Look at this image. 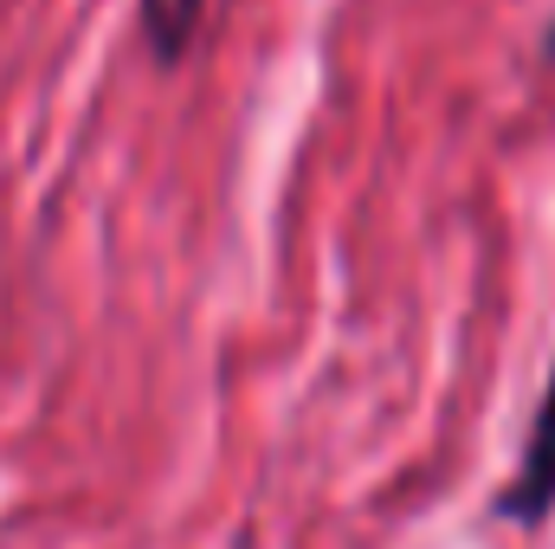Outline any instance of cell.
Here are the masks:
<instances>
[{
    "label": "cell",
    "mask_w": 555,
    "mask_h": 549,
    "mask_svg": "<svg viewBox=\"0 0 555 549\" xmlns=\"http://www.w3.org/2000/svg\"><path fill=\"white\" fill-rule=\"evenodd\" d=\"M498 518L517 524V531H543L555 518V362H550V382H543V401L530 413L517 472H511V485L498 498Z\"/></svg>",
    "instance_id": "obj_1"
},
{
    "label": "cell",
    "mask_w": 555,
    "mask_h": 549,
    "mask_svg": "<svg viewBox=\"0 0 555 549\" xmlns=\"http://www.w3.org/2000/svg\"><path fill=\"white\" fill-rule=\"evenodd\" d=\"M201 13H207V0H142V39H149V52L162 65H181V52L201 33Z\"/></svg>",
    "instance_id": "obj_2"
},
{
    "label": "cell",
    "mask_w": 555,
    "mask_h": 549,
    "mask_svg": "<svg viewBox=\"0 0 555 549\" xmlns=\"http://www.w3.org/2000/svg\"><path fill=\"white\" fill-rule=\"evenodd\" d=\"M543 52H550V59H555V26H550V33H543Z\"/></svg>",
    "instance_id": "obj_3"
}]
</instances>
